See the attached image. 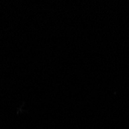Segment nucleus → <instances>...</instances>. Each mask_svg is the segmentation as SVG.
Instances as JSON below:
<instances>
[]
</instances>
